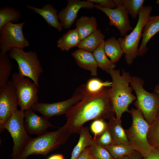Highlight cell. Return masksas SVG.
<instances>
[{
  "label": "cell",
  "mask_w": 159,
  "mask_h": 159,
  "mask_svg": "<svg viewBox=\"0 0 159 159\" xmlns=\"http://www.w3.org/2000/svg\"><path fill=\"white\" fill-rule=\"evenodd\" d=\"M108 87L95 95H86L66 114L65 124L71 134L79 133L87 122L110 120L115 115L109 96Z\"/></svg>",
  "instance_id": "obj_1"
},
{
  "label": "cell",
  "mask_w": 159,
  "mask_h": 159,
  "mask_svg": "<svg viewBox=\"0 0 159 159\" xmlns=\"http://www.w3.org/2000/svg\"><path fill=\"white\" fill-rule=\"evenodd\" d=\"M106 72L112 79V85L109 93L116 118L117 120L121 121L122 114L129 112V105L137 99L132 93V88L129 86L131 77L124 69L121 75L119 69H111Z\"/></svg>",
  "instance_id": "obj_2"
},
{
  "label": "cell",
  "mask_w": 159,
  "mask_h": 159,
  "mask_svg": "<svg viewBox=\"0 0 159 159\" xmlns=\"http://www.w3.org/2000/svg\"><path fill=\"white\" fill-rule=\"evenodd\" d=\"M71 134L65 124L57 130L47 132L36 138H31L24 150L16 159H26L28 156L33 155L46 156L64 144Z\"/></svg>",
  "instance_id": "obj_3"
},
{
  "label": "cell",
  "mask_w": 159,
  "mask_h": 159,
  "mask_svg": "<svg viewBox=\"0 0 159 159\" xmlns=\"http://www.w3.org/2000/svg\"><path fill=\"white\" fill-rule=\"evenodd\" d=\"M132 117L131 126L125 131L130 145L135 150L140 153L144 158L147 157L154 147L149 144L147 135L150 125L145 119L138 109L131 108L129 112Z\"/></svg>",
  "instance_id": "obj_4"
},
{
  "label": "cell",
  "mask_w": 159,
  "mask_h": 159,
  "mask_svg": "<svg viewBox=\"0 0 159 159\" xmlns=\"http://www.w3.org/2000/svg\"><path fill=\"white\" fill-rule=\"evenodd\" d=\"M144 84L143 80L140 77H131L130 84L135 91L137 97L134 104L150 125L159 111V94L148 92L143 87Z\"/></svg>",
  "instance_id": "obj_5"
},
{
  "label": "cell",
  "mask_w": 159,
  "mask_h": 159,
  "mask_svg": "<svg viewBox=\"0 0 159 159\" xmlns=\"http://www.w3.org/2000/svg\"><path fill=\"white\" fill-rule=\"evenodd\" d=\"M152 10L150 5L143 6L138 12L139 18L137 24L132 32L124 38L118 39L121 46L127 64L131 65L138 56V46L142 37L143 29L150 17Z\"/></svg>",
  "instance_id": "obj_6"
},
{
  "label": "cell",
  "mask_w": 159,
  "mask_h": 159,
  "mask_svg": "<svg viewBox=\"0 0 159 159\" xmlns=\"http://www.w3.org/2000/svg\"><path fill=\"white\" fill-rule=\"evenodd\" d=\"M9 57L14 59L18 65L19 73L31 79L39 87V79L43 69L37 53L34 51L25 52L24 49L13 48Z\"/></svg>",
  "instance_id": "obj_7"
},
{
  "label": "cell",
  "mask_w": 159,
  "mask_h": 159,
  "mask_svg": "<svg viewBox=\"0 0 159 159\" xmlns=\"http://www.w3.org/2000/svg\"><path fill=\"white\" fill-rule=\"evenodd\" d=\"M24 111H16L5 126V129L10 133L13 142L12 159H16L23 152L31 138L27 134L24 126Z\"/></svg>",
  "instance_id": "obj_8"
},
{
  "label": "cell",
  "mask_w": 159,
  "mask_h": 159,
  "mask_svg": "<svg viewBox=\"0 0 159 159\" xmlns=\"http://www.w3.org/2000/svg\"><path fill=\"white\" fill-rule=\"evenodd\" d=\"M25 22H9L0 29V54L6 53L13 48L24 49L29 46V43L23 32V27Z\"/></svg>",
  "instance_id": "obj_9"
},
{
  "label": "cell",
  "mask_w": 159,
  "mask_h": 159,
  "mask_svg": "<svg viewBox=\"0 0 159 159\" xmlns=\"http://www.w3.org/2000/svg\"><path fill=\"white\" fill-rule=\"evenodd\" d=\"M11 81L16 88L18 105L24 111L32 108L38 101V87L30 78L14 73Z\"/></svg>",
  "instance_id": "obj_10"
},
{
  "label": "cell",
  "mask_w": 159,
  "mask_h": 159,
  "mask_svg": "<svg viewBox=\"0 0 159 159\" xmlns=\"http://www.w3.org/2000/svg\"><path fill=\"white\" fill-rule=\"evenodd\" d=\"M18 101L16 88L9 80L0 89V132L5 129V126L12 114L17 110Z\"/></svg>",
  "instance_id": "obj_11"
},
{
  "label": "cell",
  "mask_w": 159,
  "mask_h": 159,
  "mask_svg": "<svg viewBox=\"0 0 159 159\" xmlns=\"http://www.w3.org/2000/svg\"><path fill=\"white\" fill-rule=\"evenodd\" d=\"M82 95L76 90L69 99L61 102L53 103H36L32 107L35 112H39L42 116L48 119L55 116L66 114L74 105L83 98Z\"/></svg>",
  "instance_id": "obj_12"
},
{
  "label": "cell",
  "mask_w": 159,
  "mask_h": 159,
  "mask_svg": "<svg viewBox=\"0 0 159 159\" xmlns=\"http://www.w3.org/2000/svg\"><path fill=\"white\" fill-rule=\"evenodd\" d=\"M115 1L116 7L113 9L104 8L97 4L95 5L94 7L103 12L109 19V25L116 27L119 30L121 36L125 37L128 31L134 29L130 25L128 13L121 4L120 0Z\"/></svg>",
  "instance_id": "obj_13"
},
{
  "label": "cell",
  "mask_w": 159,
  "mask_h": 159,
  "mask_svg": "<svg viewBox=\"0 0 159 159\" xmlns=\"http://www.w3.org/2000/svg\"><path fill=\"white\" fill-rule=\"evenodd\" d=\"M68 4L58 14L59 20L63 28H70L77 17V14L82 8L92 9L95 5L94 3L87 1L79 0H68Z\"/></svg>",
  "instance_id": "obj_14"
},
{
  "label": "cell",
  "mask_w": 159,
  "mask_h": 159,
  "mask_svg": "<svg viewBox=\"0 0 159 159\" xmlns=\"http://www.w3.org/2000/svg\"><path fill=\"white\" fill-rule=\"evenodd\" d=\"M48 120L36 114L32 108L24 111V126L30 134L40 135L47 132L48 128L54 127Z\"/></svg>",
  "instance_id": "obj_15"
},
{
  "label": "cell",
  "mask_w": 159,
  "mask_h": 159,
  "mask_svg": "<svg viewBox=\"0 0 159 159\" xmlns=\"http://www.w3.org/2000/svg\"><path fill=\"white\" fill-rule=\"evenodd\" d=\"M159 32V15L150 16L142 31V40L138 49V56H143L148 49L147 44L151 38Z\"/></svg>",
  "instance_id": "obj_16"
},
{
  "label": "cell",
  "mask_w": 159,
  "mask_h": 159,
  "mask_svg": "<svg viewBox=\"0 0 159 159\" xmlns=\"http://www.w3.org/2000/svg\"><path fill=\"white\" fill-rule=\"evenodd\" d=\"M80 67L89 71L92 76L97 74V63L92 52L79 49L71 53Z\"/></svg>",
  "instance_id": "obj_17"
},
{
  "label": "cell",
  "mask_w": 159,
  "mask_h": 159,
  "mask_svg": "<svg viewBox=\"0 0 159 159\" xmlns=\"http://www.w3.org/2000/svg\"><path fill=\"white\" fill-rule=\"evenodd\" d=\"M26 7L40 15L48 25L56 28L59 32L62 31L63 27L59 21L58 11L52 4L48 3L43 6L42 8H37L30 5H27Z\"/></svg>",
  "instance_id": "obj_18"
},
{
  "label": "cell",
  "mask_w": 159,
  "mask_h": 159,
  "mask_svg": "<svg viewBox=\"0 0 159 159\" xmlns=\"http://www.w3.org/2000/svg\"><path fill=\"white\" fill-rule=\"evenodd\" d=\"M107 124V129L112 136V143L130 145L121 121L117 120L114 117L109 120Z\"/></svg>",
  "instance_id": "obj_19"
},
{
  "label": "cell",
  "mask_w": 159,
  "mask_h": 159,
  "mask_svg": "<svg viewBox=\"0 0 159 159\" xmlns=\"http://www.w3.org/2000/svg\"><path fill=\"white\" fill-rule=\"evenodd\" d=\"M112 82H103L100 79L94 78L89 79L86 84L83 85L76 90L83 96L98 94L107 87H111Z\"/></svg>",
  "instance_id": "obj_20"
},
{
  "label": "cell",
  "mask_w": 159,
  "mask_h": 159,
  "mask_svg": "<svg viewBox=\"0 0 159 159\" xmlns=\"http://www.w3.org/2000/svg\"><path fill=\"white\" fill-rule=\"evenodd\" d=\"M81 41L79 31L76 28L69 30L57 42V47L62 51H68L74 47H77Z\"/></svg>",
  "instance_id": "obj_21"
},
{
  "label": "cell",
  "mask_w": 159,
  "mask_h": 159,
  "mask_svg": "<svg viewBox=\"0 0 159 159\" xmlns=\"http://www.w3.org/2000/svg\"><path fill=\"white\" fill-rule=\"evenodd\" d=\"M75 25L82 40L96 30L97 23L93 16H82L77 19Z\"/></svg>",
  "instance_id": "obj_22"
},
{
  "label": "cell",
  "mask_w": 159,
  "mask_h": 159,
  "mask_svg": "<svg viewBox=\"0 0 159 159\" xmlns=\"http://www.w3.org/2000/svg\"><path fill=\"white\" fill-rule=\"evenodd\" d=\"M79 134V140L73 150L70 159H77L87 148L90 147L94 140L87 127H83Z\"/></svg>",
  "instance_id": "obj_23"
},
{
  "label": "cell",
  "mask_w": 159,
  "mask_h": 159,
  "mask_svg": "<svg viewBox=\"0 0 159 159\" xmlns=\"http://www.w3.org/2000/svg\"><path fill=\"white\" fill-rule=\"evenodd\" d=\"M104 49L106 56L115 64L119 61L124 54L119 41L114 37L105 41Z\"/></svg>",
  "instance_id": "obj_24"
},
{
  "label": "cell",
  "mask_w": 159,
  "mask_h": 159,
  "mask_svg": "<svg viewBox=\"0 0 159 159\" xmlns=\"http://www.w3.org/2000/svg\"><path fill=\"white\" fill-rule=\"evenodd\" d=\"M105 35L98 29L82 40L77 47L80 49L92 52L104 40Z\"/></svg>",
  "instance_id": "obj_25"
},
{
  "label": "cell",
  "mask_w": 159,
  "mask_h": 159,
  "mask_svg": "<svg viewBox=\"0 0 159 159\" xmlns=\"http://www.w3.org/2000/svg\"><path fill=\"white\" fill-rule=\"evenodd\" d=\"M105 42L104 40H102L92 53L98 67L106 71L110 69H114L116 65L109 59L106 56L104 49Z\"/></svg>",
  "instance_id": "obj_26"
},
{
  "label": "cell",
  "mask_w": 159,
  "mask_h": 159,
  "mask_svg": "<svg viewBox=\"0 0 159 159\" xmlns=\"http://www.w3.org/2000/svg\"><path fill=\"white\" fill-rule=\"evenodd\" d=\"M20 10L11 7H3L0 9V29L6 24H16L21 18Z\"/></svg>",
  "instance_id": "obj_27"
},
{
  "label": "cell",
  "mask_w": 159,
  "mask_h": 159,
  "mask_svg": "<svg viewBox=\"0 0 159 159\" xmlns=\"http://www.w3.org/2000/svg\"><path fill=\"white\" fill-rule=\"evenodd\" d=\"M12 68V65L7 54H0V89L9 81Z\"/></svg>",
  "instance_id": "obj_28"
},
{
  "label": "cell",
  "mask_w": 159,
  "mask_h": 159,
  "mask_svg": "<svg viewBox=\"0 0 159 159\" xmlns=\"http://www.w3.org/2000/svg\"><path fill=\"white\" fill-rule=\"evenodd\" d=\"M115 159L122 158L130 155L135 150L130 145L112 143L105 148Z\"/></svg>",
  "instance_id": "obj_29"
},
{
  "label": "cell",
  "mask_w": 159,
  "mask_h": 159,
  "mask_svg": "<svg viewBox=\"0 0 159 159\" xmlns=\"http://www.w3.org/2000/svg\"><path fill=\"white\" fill-rule=\"evenodd\" d=\"M147 139L151 146L159 148V111L150 125L147 135Z\"/></svg>",
  "instance_id": "obj_30"
},
{
  "label": "cell",
  "mask_w": 159,
  "mask_h": 159,
  "mask_svg": "<svg viewBox=\"0 0 159 159\" xmlns=\"http://www.w3.org/2000/svg\"><path fill=\"white\" fill-rule=\"evenodd\" d=\"M144 0H120L121 4L125 8L128 14L135 19L140 10L143 7Z\"/></svg>",
  "instance_id": "obj_31"
},
{
  "label": "cell",
  "mask_w": 159,
  "mask_h": 159,
  "mask_svg": "<svg viewBox=\"0 0 159 159\" xmlns=\"http://www.w3.org/2000/svg\"><path fill=\"white\" fill-rule=\"evenodd\" d=\"M90 154L97 159H114L108 151L94 139L90 147Z\"/></svg>",
  "instance_id": "obj_32"
},
{
  "label": "cell",
  "mask_w": 159,
  "mask_h": 159,
  "mask_svg": "<svg viewBox=\"0 0 159 159\" xmlns=\"http://www.w3.org/2000/svg\"><path fill=\"white\" fill-rule=\"evenodd\" d=\"M90 128L92 132L94 135L93 138H95L107 129V123L103 120H95L91 123Z\"/></svg>",
  "instance_id": "obj_33"
},
{
  "label": "cell",
  "mask_w": 159,
  "mask_h": 159,
  "mask_svg": "<svg viewBox=\"0 0 159 159\" xmlns=\"http://www.w3.org/2000/svg\"><path fill=\"white\" fill-rule=\"evenodd\" d=\"M93 138L99 145L104 148L112 143V136L108 129L101 134Z\"/></svg>",
  "instance_id": "obj_34"
},
{
  "label": "cell",
  "mask_w": 159,
  "mask_h": 159,
  "mask_svg": "<svg viewBox=\"0 0 159 159\" xmlns=\"http://www.w3.org/2000/svg\"><path fill=\"white\" fill-rule=\"evenodd\" d=\"M88 1L96 3L100 6L105 8L113 9L116 7L115 0H87Z\"/></svg>",
  "instance_id": "obj_35"
},
{
  "label": "cell",
  "mask_w": 159,
  "mask_h": 159,
  "mask_svg": "<svg viewBox=\"0 0 159 159\" xmlns=\"http://www.w3.org/2000/svg\"><path fill=\"white\" fill-rule=\"evenodd\" d=\"M144 159H159V148L154 147L150 154Z\"/></svg>",
  "instance_id": "obj_36"
},
{
  "label": "cell",
  "mask_w": 159,
  "mask_h": 159,
  "mask_svg": "<svg viewBox=\"0 0 159 159\" xmlns=\"http://www.w3.org/2000/svg\"><path fill=\"white\" fill-rule=\"evenodd\" d=\"M90 154V147L87 148L80 155L77 159H87Z\"/></svg>",
  "instance_id": "obj_37"
},
{
  "label": "cell",
  "mask_w": 159,
  "mask_h": 159,
  "mask_svg": "<svg viewBox=\"0 0 159 159\" xmlns=\"http://www.w3.org/2000/svg\"><path fill=\"white\" fill-rule=\"evenodd\" d=\"M47 159H64V158L62 155L57 154L51 155Z\"/></svg>",
  "instance_id": "obj_38"
},
{
  "label": "cell",
  "mask_w": 159,
  "mask_h": 159,
  "mask_svg": "<svg viewBox=\"0 0 159 159\" xmlns=\"http://www.w3.org/2000/svg\"><path fill=\"white\" fill-rule=\"evenodd\" d=\"M134 151L130 155V159H141L138 155L135 153Z\"/></svg>",
  "instance_id": "obj_39"
},
{
  "label": "cell",
  "mask_w": 159,
  "mask_h": 159,
  "mask_svg": "<svg viewBox=\"0 0 159 159\" xmlns=\"http://www.w3.org/2000/svg\"><path fill=\"white\" fill-rule=\"evenodd\" d=\"M130 155H128L125 156L122 158L119 159H130Z\"/></svg>",
  "instance_id": "obj_40"
},
{
  "label": "cell",
  "mask_w": 159,
  "mask_h": 159,
  "mask_svg": "<svg viewBox=\"0 0 159 159\" xmlns=\"http://www.w3.org/2000/svg\"><path fill=\"white\" fill-rule=\"evenodd\" d=\"M87 159H94V157L90 154Z\"/></svg>",
  "instance_id": "obj_41"
},
{
  "label": "cell",
  "mask_w": 159,
  "mask_h": 159,
  "mask_svg": "<svg viewBox=\"0 0 159 159\" xmlns=\"http://www.w3.org/2000/svg\"><path fill=\"white\" fill-rule=\"evenodd\" d=\"M156 3L158 4H159V0H157L156 1Z\"/></svg>",
  "instance_id": "obj_42"
},
{
  "label": "cell",
  "mask_w": 159,
  "mask_h": 159,
  "mask_svg": "<svg viewBox=\"0 0 159 159\" xmlns=\"http://www.w3.org/2000/svg\"><path fill=\"white\" fill-rule=\"evenodd\" d=\"M94 159H97L96 158H94Z\"/></svg>",
  "instance_id": "obj_43"
}]
</instances>
